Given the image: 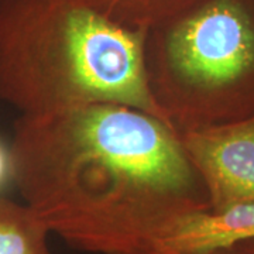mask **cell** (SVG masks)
<instances>
[{
    "instance_id": "obj_1",
    "label": "cell",
    "mask_w": 254,
    "mask_h": 254,
    "mask_svg": "<svg viewBox=\"0 0 254 254\" xmlns=\"http://www.w3.org/2000/svg\"><path fill=\"white\" fill-rule=\"evenodd\" d=\"M9 150L23 203L76 250L150 254L177 220L209 209L178 130L133 106L18 116Z\"/></svg>"
},
{
    "instance_id": "obj_2",
    "label": "cell",
    "mask_w": 254,
    "mask_h": 254,
    "mask_svg": "<svg viewBox=\"0 0 254 254\" xmlns=\"http://www.w3.org/2000/svg\"><path fill=\"white\" fill-rule=\"evenodd\" d=\"M144 37L82 0H0V102L18 116L120 103L168 123L147 88Z\"/></svg>"
},
{
    "instance_id": "obj_3",
    "label": "cell",
    "mask_w": 254,
    "mask_h": 254,
    "mask_svg": "<svg viewBox=\"0 0 254 254\" xmlns=\"http://www.w3.org/2000/svg\"><path fill=\"white\" fill-rule=\"evenodd\" d=\"M147 88L178 131L254 116V0H202L145 33Z\"/></svg>"
},
{
    "instance_id": "obj_4",
    "label": "cell",
    "mask_w": 254,
    "mask_h": 254,
    "mask_svg": "<svg viewBox=\"0 0 254 254\" xmlns=\"http://www.w3.org/2000/svg\"><path fill=\"white\" fill-rule=\"evenodd\" d=\"M178 133L203 182L209 209L254 202V116Z\"/></svg>"
},
{
    "instance_id": "obj_5",
    "label": "cell",
    "mask_w": 254,
    "mask_h": 254,
    "mask_svg": "<svg viewBox=\"0 0 254 254\" xmlns=\"http://www.w3.org/2000/svg\"><path fill=\"white\" fill-rule=\"evenodd\" d=\"M254 240V202L199 210L174 225L150 254H209Z\"/></svg>"
},
{
    "instance_id": "obj_6",
    "label": "cell",
    "mask_w": 254,
    "mask_h": 254,
    "mask_svg": "<svg viewBox=\"0 0 254 254\" xmlns=\"http://www.w3.org/2000/svg\"><path fill=\"white\" fill-rule=\"evenodd\" d=\"M50 236L26 203L0 198V254H53Z\"/></svg>"
},
{
    "instance_id": "obj_7",
    "label": "cell",
    "mask_w": 254,
    "mask_h": 254,
    "mask_svg": "<svg viewBox=\"0 0 254 254\" xmlns=\"http://www.w3.org/2000/svg\"><path fill=\"white\" fill-rule=\"evenodd\" d=\"M122 27L150 31L202 0H82Z\"/></svg>"
},
{
    "instance_id": "obj_8",
    "label": "cell",
    "mask_w": 254,
    "mask_h": 254,
    "mask_svg": "<svg viewBox=\"0 0 254 254\" xmlns=\"http://www.w3.org/2000/svg\"><path fill=\"white\" fill-rule=\"evenodd\" d=\"M11 180V160H10L9 145L0 141V188Z\"/></svg>"
},
{
    "instance_id": "obj_9",
    "label": "cell",
    "mask_w": 254,
    "mask_h": 254,
    "mask_svg": "<svg viewBox=\"0 0 254 254\" xmlns=\"http://www.w3.org/2000/svg\"><path fill=\"white\" fill-rule=\"evenodd\" d=\"M209 254H254V250L249 246L247 242H243V243H239L236 246L222 249V250H218V252H213V253Z\"/></svg>"
},
{
    "instance_id": "obj_10",
    "label": "cell",
    "mask_w": 254,
    "mask_h": 254,
    "mask_svg": "<svg viewBox=\"0 0 254 254\" xmlns=\"http://www.w3.org/2000/svg\"><path fill=\"white\" fill-rule=\"evenodd\" d=\"M247 243H249V246L254 250V240H247Z\"/></svg>"
}]
</instances>
